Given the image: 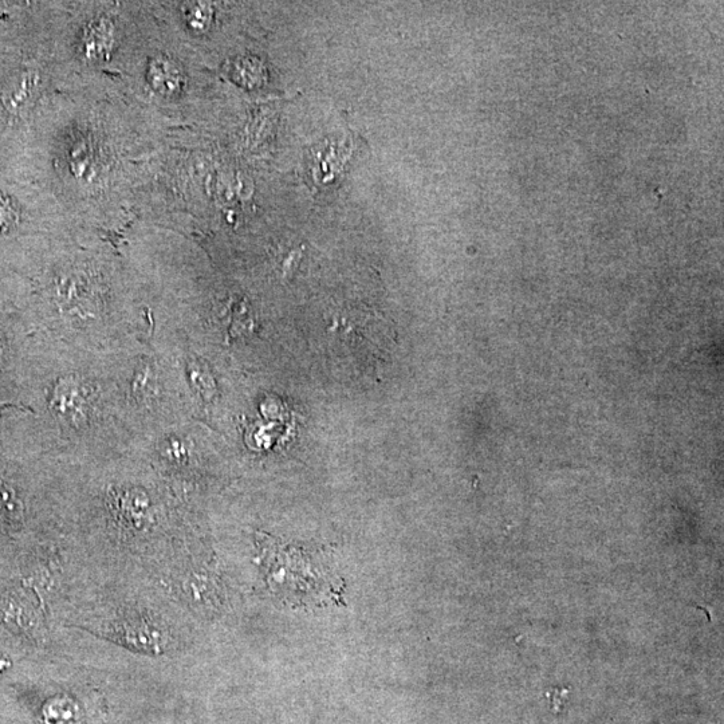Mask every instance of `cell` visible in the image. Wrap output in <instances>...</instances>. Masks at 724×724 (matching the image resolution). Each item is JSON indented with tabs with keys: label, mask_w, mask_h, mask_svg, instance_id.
<instances>
[{
	"label": "cell",
	"mask_w": 724,
	"mask_h": 724,
	"mask_svg": "<svg viewBox=\"0 0 724 724\" xmlns=\"http://www.w3.org/2000/svg\"><path fill=\"white\" fill-rule=\"evenodd\" d=\"M38 84V77L34 73H27L15 81L3 96V104L6 109L14 114L21 113L33 100Z\"/></svg>",
	"instance_id": "6da1fadb"
},
{
	"label": "cell",
	"mask_w": 724,
	"mask_h": 724,
	"mask_svg": "<svg viewBox=\"0 0 724 724\" xmlns=\"http://www.w3.org/2000/svg\"><path fill=\"white\" fill-rule=\"evenodd\" d=\"M11 212H13V208H11L9 200L0 194V227L5 226V224L9 222Z\"/></svg>",
	"instance_id": "7a4b0ae2"
}]
</instances>
